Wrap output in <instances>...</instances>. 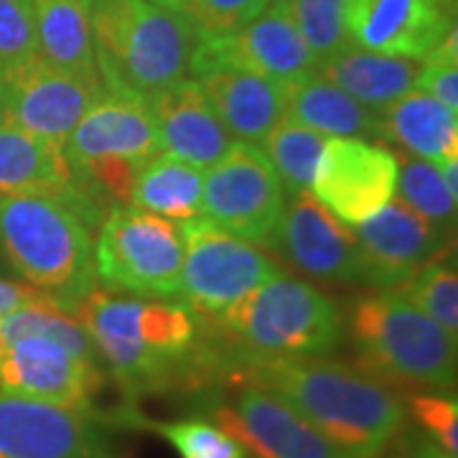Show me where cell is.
Wrapping results in <instances>:
<instances>
[{"label":"cell","mask_w":458,"mask_h":458,"mask_svg":"<svg viewBox=\"0 0 458 458\" xmlns=\"http://www.w3.org/2000/svg\"><path fill=\"white\" fill-rule=\"evenodd\" d=\"M74 316L89 334L102 369L117 379L131 403L214 375L204 324L183 303L95 288Z\"/></svg>","instance_id":"obj_1"},{"label":"cell","mask_w":458,"mask_h":458,"mask_svg":"<svg viewBox=\"0 0 458 458\" xmlns=\"http://www.w3.org/2000/svg\"><path fill=\"white\" fill-rule=\"evenodd\" d=\"M219 375L267 390L352 458L377 456L405 426V403L390 385L328 357L240 360Z\"/></svg>","instance_id":"obj_2"},{"label":"cell","mask_w":458,"mask_h":458,"mask_svg":"<svg viewBox=\"0 0 458 458\" xmlns=\"http://www.w3.org/2000/svg\"><path fill=\"white\" fill-rule=\"evenodd\" d=\"M204 324H209L207 342L214 352L216 375L227 361L327 357L344 342L339 303L283 270Z\"/></svg>","instance_id":"obj_3"},{"label":"cell","mask_w":458,"mask_h":458,"mask_svg":"<svg viewBox=\"0 0 458 458\" xmlns=\"http://www.w3.org/2000/svg\"><path fill=\"white\" fill-rule=\"evenodd\" d=\"M95 229L92 214L72 199L0 194V252L31 288L69 313L98 288Z\"/></svg>","instance_id":"obj_4"},{"label":"cell","mask_w":458,"mask_h":458,"mask_svg":"<svg viewBox=\"0 0 458 458\" xmlns=\"http://www.w3.org/2000/svg\"><path fill=\"white\" fill-rule=\"evenodd\" d=\"M92 38L105 92L143 102L186 80L199 44L191 18L150 0L95 5Z\"/></svg>","instance_id":"obj_5"},{"label":"cell","mask_w":458,"mask_h":458,"mask_svg":"<svg viewBox=\"0 0 458 458\" xmlns=\"http://www.w3.org/2000/svg\"><path fill=\"white\" fill-rule=\"evenodd\" d=\"M357 367L379 382L454 393L456 336L390 288L360 298L344 321Z\"/></svg>","instance_id":"obj_6"},{"label":"cell","mask_w":458,"mask_h":458,"mask_svg":"<svg viewBox=\"0 0 458 458\" xmlns=\"http://www.w3.org/2000/svg\"><path fill=\"white\" fill-rule=\"evenodd\" d=\"M64 153L80 197L102 222L110 209L131 204L132 183L161 153V138L148 102L102 92L69 132Z\"/></svg>","instance_id":"obj_7"},{"label":"cell","mask_w":458,"mask_h":458,"mask_svg":"<svg viewBox=\"0 0 458 458\" xmlns=\"http://www.w3.org/2000/svg\"><path fill=\"white\" fill-rule=\"evenodd\" d=\"M183 234L181 225L114 207L99 222L95 237V276L110 293L176 301L181 295Z\"/></svg>","instance_id":"obj_8"},{"label":"cell","mask_w":458,"mask_h":458,"mask_svg":"<svg viewBox=\"0 0 458 458\" xmlns=\"http://www.w3.org/2000/svg\"><path fill=\"white\" fill-rule=\"evenodd\" d=\"M181 234L183 262L179 298L201 321L222 316L280 270L265 250L216 227L204 216L183 222Z\"/></svg>","instance_id":"obj_9"},{"label":"cell","mask_w":458,"mask_h":458,"mask_svg":"<svg viewBox=\"0 0 458 458\" xmlns=\"http://www.w3.org/2000/svg\"><path fill=\"white\" fill-rule=\"evenodd\" d=\"M288 194L258 143L232 140L201 181V214L258 247H267Z\"/></svg>","instance_id":"obj_10"},{"label":"cell","mask_w":458,"mask_h":458,"mask_svg":"<svg viewBox=\"0 0 458 458\" xmlns=\"http://www.w3.org/2000/svg\"><path fill=\"white\" fill-rule=\"evenodd\" d=\"M102 92L99 82L59 72L38 54L0 64V120L62 148Z\"/></svg>","instance_id":"obj_11"},{"label":"cell","mask_w":458,"mask_h":458,"mask_svg":"<svg viewBox=\"0 0 458 458\" xmlns=\"http://www.w3.org/2000/svg\"><path fill=\"white\" fill-rule=\"evenodd\" d=\"M207 418L242 443L250 458H352L288 403L247 382L229 397H209Z\"/></svg>","instance_id":"obj_12"},{"label":"cell","mask_w":458,"mask_h":458,"mask_svg":"<svg viewBox=\"0 0 458 458\" xmlns=\"http://www.w3.org/2000/svg\"><path fill=\"white\" fill-rule=\"evenodd\" d=\"M0 458H117L99 412L0 390Z\"/></svg>","instance_id":"obj_13"},{"label":"cell","mask_w":458,"mask_h":458,"mask_svg":"<svg viewBox=\"0 0 458 458\" xmlns=\"http://www.w3.org/2000/svg\"><path fill=\"white\" fill-rule=\"evenodd\" d=\"M105 387L98 360L80 357L51 336H23L0 349V390L44 400L62 408L98 412L95 400Z\"/></svg>","instance_id":"obj_14"},{"label":"cell","mask_w":458,"mask_h":458,"mask_svg":"<svg viewBox=\"0 0 458 458\" xmlns=\"http://www.w3.org/2000/svg\"><path fill=\"white\" fill-rule=\"evenodd\" d=\"M397 158L364 138H327L311 191L342 225H361L394 197Z\"/></svg>","instance_id":"obj_15"},{"label":"cell","mask_w":458,"mask_h":458,"mask_svg":"<svg viewBox=\"0 0 458 458\" xmlns=\"http://www.w3.org/2000/svg\"><path fill=\"white\" fill-rule=\"evenodd\" d=\"M267 250L303 276L331 283H361L367 273L354 234L311 197H291Z\"/></svg>","instance_id":"obj_16"},{"label":"cell","mask_w":458,"mask_h":458,"mask_svg":"<svg viewBox=\"0 0 458 458\" xmlns=\"http://www.w3.org/2000/svg\"><path fill=\"white\" fill-rule=\"evenodd\" d=\"M344 18L354 47L420 62L456 29V0H346Z\"/></svg>","instance_id":"obj_17"},{"label":"cell","mask_w":458,"mask_h":458,"mask_svg":"<svg viewBox=\"0 0 458 458\" xmlns=\"http://www.w3.org/2000/svg\"><path fill=\"white\" fill-rule=\"evenodd\" d=\"M191 62H225L262 74L273 82H291L316 72V56L295 29L283 0H273L267 11L242 31L199 38Z\"/></svg>","instance_id":"obj_18"},{"label":"cell","mask_w":458,"mask_h":458,"mask_svg":"<svg viewBox=\"0 0 458 458\" xmlns=\"http://www.w3.org/2000/svg\"><path fill=\"white\" fill-rule=\"evenodd\" d=\"M352 234L360 245L367 285L377 291L394 288L408 280L445 250L448 242V232L426 222L394 197L357 225Z\"/></svg>","instance_id":"obj_19"},{"label":"cell","mask_w":458,"mask_h":458,"mask_svg":"<svg viewBox=\"0 0 458 458\" xmlns=\"http://www.w3.org/2000/svg\"><path fill=\"white\" fill-rule=\"evenodd\" d=\"M189 72L204 89L222 125L237 140L260 143L285 117L280 82L225 62H191Z\"/></svg>","instance_id":"obj_20"},{"label":"cell","mask_w":458,"mask_h":458,"mask_svg":"<svg viewBox=\"0 0 458 458\" xmlns=\"http://www.w3.org/2000/svg\"><path fill=\"white\" fill-rule=\"evenodd\" d=\"M148 110L161 138V150L201 171L219 161L234 140L197 80H181L153 95Z\"/></svg>","instance_id":"obj_21"},{"label":"cell","mask_w":458,"mask_h":458,"mask_svg":"<svg viewBox=\"0 0 458 458\" xmlns=\"http://www.w3.org/2000/svg\"><path fill=\"white\" fill-rule=\"evenodd\" d=\"M41 191L77 201L92 219L99 216L80 197L64 148L0 120V194Z\"/></svg>","instance_id":"obj_22"},{"label":"cell","mask_w":458,"mask_h":458,"mask_svg":"<svg viewBox=\"0 0 458 458\" xmlns=\"http://www.w3.org/2000/svg\"><path fill=\"white\" fill-rule=\"evenodd\" d=\"M285 117L327 138H382V117L318 72L283 84Z\"/></svg>","instance_id":"obj_23"},{"label":"cell","mask_w":458,"mask_h":458,"mask_svg":"<svg viewBox=\"0 0 458 458\" xmlns=\"http://www.w3.org/2000/svg\"><path fill=\"white\" fill-rule=\"evenodd\" d=\"M36 54L54 69L99 82L92 8L87 0H31Z\"/></svg>","instance_id":"obj_24"},{"label":"cell","mask_w":458,"mask_h":458,"mask_svg":"<svg viewBox=\"0 0 458 458\" xmlns=\"http://www.w3.org/2000/svg\"><path fill=\"white\" fill-rule=\"evenodd\" d=\"M418 69L420 62L415 59L375 54L357 49L354 44L316 66V72L324 80L336 84L349 98H354L375 113H382L387 105H393L394 99H400L415 87Z\"/></svg>","instance_id":"obj_25"},{"label":"cell","mask_w":458,"mask_h":458,"mask_svg":"<svg viewBox=\"0 0 458 458\" xmlns=\"http://www.w3.org/2000/svg\"><path fill=\"white\" fill-rule=\"evenodd\" d=\"M382 138L405 148L410 156L443 164L458 156V113L420 89H410L382 113Z\"/></svg>","instance_id":"obj_26"},{"label":"cell","mask_w":458,"mask_h":458,"mask_svg":"<svg viewBox=\"0 0 458 458\" xmlns=\"http://www.w3.org/2000/svg\"><path fill=\"white\" fill-rule=\"evenodd\" d=\"M201 168L161 150L140 168L132 183L131 207L176 225L191 222L201 216Z\"/></svg>","instance_id":"obj_27"},{"label":"cell","mask_w":458,"mask_h":458,"mask_svg":"<svg viewBox=\"0 0 458 458\" xmlns=\"http://www.w3.org/2000/svg\"><path fill=\"white\" fill-rule=\"evenodd\" d=\"M114 420L161 436L179 458H250L242 443L204 415L183 420H153L135 408H128L120 410Z\"/></svg>","instance_id":"obj_28"},{"label":"cell","mask_w":458,"mask_h":458,"mask_svg":"<svg viewBox=\"0 0 458 458\" xmlns=\"http://www.w3.org/2000/svg\"><path fill=\"white\" fill-rule=\"evenodd\" d=\"M260 143V150L270 161V165L276 168L288 199L311 194L313 176L318 168V158H321V150L327 143V135L283 117Z\"/></svg>","instance_id":"obj_29"},{"label":"cell","mask_w":458,"mask_h":458,"mask_svg":"<svg viewBox=\"0 0 458 458\" xmlns=\"http://www.w3.org/2000/svg\"><path fill=\"white\" fill-rule=\"evenodd\" d=\"M390 291L403 295L451 336L458 334V276L454 255H448V250H441L418 273H412L408 280H403Z\"/></svg>","instance_id":"obj_30"},{"label":"cell","mask_w":458,"mask_h":458,"mask_svg":"<svg viewBox=\"0 0 458 458\" xmlns=\"http://www.w3.org/2000/svg\"><path fill=\"white\" fill-rule=\"evenodd\" d=\"M394 197L430 225H436L443 232H454L458 201H454L448 194L436 164L410 158L403 165H397Z\"/></svg>","instance_id":"obj_31"},{"label":"cell","mask_w":458,"mask_h":458,"mask_svg":"<svg viewBox=\"0 0 458 458\" xmlns=\"http://www.w3.org/2000/svg\"><path fill=\"white\" fill-rule=\"evenodd\" d=\"M344 3L346 0H283L288 16L293 18L295 29L303 36L318 64L352 47Z\"/></svg>","instance_id":"obj_32"},{"label":"cell","mask_w":458,"mask_h":458,"mask_svg":"<svg viewBox=\"0 0 458 458\" xmlns=\"http://www.w3.org/2000/svg\"><path fill=\"white\" fill-rule=\"evenodd\" d=\"M273 0H189L183 13L191 18L199 38L242 31L267 11Z\"/></svg>","instance_id":"obj_33"},{"label":"cell","mask_w":458,"mask_h":458,"mask_svg":"<svg viewBox=\"0 0 458 458\" xmlns=\"http://www.w3.org/2000/svg\"><path fill=\"white\" fill-rule=\"evenodd\" d=\"M415 89L458 113V31L451 29L441 44L420 59Z\"/></svg>","instance_id":"obj_34"},{"label":"cell","mask_w":458,"mask_h":458,"mask_svg":"<svg viewBox=\"0 0 458 458\" xmlns=\"http://www.w3.org/2000/svg\"><path fill=\"white\" fill-rule=\"evenodd\" d=\"M410 418L430 441L458 458V403L448 393H415L408 400Z\"/></svg>","instance_id":"obj_35"},{"label":"cell","mask_w":458,"mask_h":458,"mask_svg":"<svg viewBox=\"0 0 458 458\" xmlns=\"http://www.w3.org/2000/svg\"><path fill=\"white\" fill-rule=\"evenodd\" d=\"M36 54L31 0H0V64Z\"/></svg>","instance_id":"obj_36"},{"label":"cell","mask_w":458,"mask_h":458,"mask_svg":"<svg viewBox=\"0 0 458 458\" xmlns=\"http://www.w3.org/2000/svg\"><path fill=\"white\" fill-rule=\"evenodd\" d=\"M400 445H403V458H456L445 454L441 445H436L426 433H415V430L405 433V426L400 428Z\"/></svg>","instance_id":"obj_37"},{"label":"cell","mask_w":458,"mask_h":458,"mask_svg":"<svg viewBox=\"0 0 458 458\" xmlns=\"http://www.w3.org/2000/svg\"><path fill=\"white\" fill-rule=\"evenodd\" d=\"M44 295L38 293L31 285H23V283H11V280H0V316L16 311L26 303L33 301H41ZM49 301V298H47Z\"/></svg>","instance_id":"obj_38"},{"label":"cell","mask_w":458,"mask_h":458,"mask_svg":"<svg viewBox=\"0 0 458 458\" xmlns=\"http://www.w3.org/2000/svg\"><path fill=\"white\" fill-rule=\"evenodd\" d=\"M156 5H164V8H174V11H183L189 0H150Z\"/></svg>","instance_id":"obj_39"},{"label":"cell","mask_w":458,"mask_h":458,"mask_svg":"<svg viewBox=\"0 0 458 458\" xmlns=\"http://www.w3.org/2000/svg\"><path fill=\"white\" fill-rule=\"evenodd\" d=\"M99 3H105V0H87V5H89V8H95V5H99Z\"/></svg>","instance_id":"obj_40"}]
</instances>
